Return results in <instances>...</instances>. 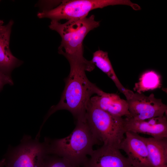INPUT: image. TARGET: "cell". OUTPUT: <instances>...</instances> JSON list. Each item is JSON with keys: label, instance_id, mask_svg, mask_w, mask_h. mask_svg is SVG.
<instances>
[{"label": "cell", "instance_id": "1", "mask_svg": "<svg viewBox=\"0 0 167 167\" xmlns=\"http://www.w3.org/2000/svg\"><path fill=\"white\" fill-rule=\"evenodd\" d=\"M68 77L65 79V87L59 103L52 106L45 118L42 126L48 118L58 110L65 109L70 111L76 120L85 118L92 96L101 95L103 91L88 79L84 66H71Z\"/></svg>", "mask_w": 167, "mask_h": 167}, {"label": "cell", "instance_id": "2", "mask_svg": "<svg viewBox=\"0 0 167 167\" xmlns=\"http://www.w3.org/2000/svg\"><path fill=\"white\" fill-rule=\"evenodd\" d=\"M48 154L64 158L77 167H83L99 141L91 130L85 118L76 120V126L67 137L51 139L46 138Z\"/></svg>", "mask_w": 167, "mask_h": 167}, {"label": "cell", "instance_id": "3", "mask_svg": "<svg viewBox=\"0 0 167 167\" xmlns=\"http://www.w3.org/2000/svg\"><path fill=\"white\" fill-rule=\"evenodd\" d=\"M100 25V21H96L92 15L63 24L51 20L49 27L60 35L61 41L58 52L65 57L70 65H89L92 62L84 56L83 42L88 33Z\"/></svg>", "mask_w": 167, "mask_h": 167}, {"label": "cell", "instance_id": "4", "mask_svg": "<svg viewBox=\"0 0 167 167\" xmlns=\"http://www.w3.org/2000/svg\"><path fill=\"white\" fill-rule=\"evenodd\" d=\"M86 120L92 132L104 145L118 148L126 132L124 118L113 116L89 103L85 115Z\"/></svg>", "mask_w": 167, "mask_h": 167}, {"label": "cell", "instance_id": "5", "mask_svg": "<svg viewBox=\"0 0 167 167\" xmlns=\"http://www.w3.org/2000/svg\"><path fill=\"white\" fill-rule=\"evenodd\" d=\"M129 0H63L56 7L39 12V18H47L51 20L60 21L76 19L87 17L91 11L109 6L124 5L132 7Z\"/></svg>", "mask_w": 167, "mask_h": 167}, {"label": "cell", "instance_id": "6", "mask_svg": "<svg viewBox=\"0 0 167 167\" xmlns=\"http://www.w3.org/2000/svg\"><path fill=\"white\" fill-rule=\"evenodd\" d=\"M39 139L24 135L18 145L9 148L4 158L6 167H42L48 154L45 141L40 142Z\"/></svg>", "mask_w": 167, "mask_h": 167}, {"label": "cell", "instance_id": "7", "mask_svg": "<svg viewBox=\"0 0 167 167\" xmlns=\"http://www.w3.org/2000/svg\"><path fill=\"white\" fill-rule=\"evenodd\" d=\"M130 115L128 117L136 120H144L162 117L167 111V106L161 99L153 93L147 96L143 93H134L126 100Z\"/></svg>", "mask_w": 167, "mask_h": 167}, {"label": "cell", "instance_id": "8", "mask_svg": "<svg viewBox=\"0 0 167 167\" xmlns=\"http://www.w3.org/2000/svg\"><path fill=\"white\" fill-rule=\"evenodd\" d=\"M118 148L126 153L133 167H153L151 162L147 148L142 137L127 131Z\"/></svg>", "mask_w": 167, "mask_h": 167}, {"label": "cell", "instance_id": "9", "mask_svg": "<svg viewBox=\"0 0 167 167\" xmlns=\"http://www.w3.org/2000/svg\"><path fill=\"white\" fill-rule=\"evenodd\" d=\"M83 167H133L118 148L104 145L93 151Z\"/></svg>", "mask_w": 167, "mask_h": 167}, {"label": "cell", "instance_id": "10", "mask_svg": "<svg viewBox=\"0 0 167 167\" xmlns=\"http://www.w3.org/2000/svg\"><path fill=\"white\" fill-rule=\"evenodd\" d=\"M126 132L150 135L161 139L167 138V119L164 115L144 120H136L129 117L124 118Z\"/></svg>", "mask_w": 167, "mask_h": 167}, {"label": "cell", "instance_id": "11", "mask_svg": "<svg viewBox=\"0 0 167 167\" xmlns=\"http://www.w3.org/2000/svg\"><path fill=\"white\" fill-rule=\"evenodd\" d=\"M90 102L109 114L118 117L130 115L126 100L121 98L115 93L103 92L100 95L92 96Z\"/></svg>", "mask_w": 167, "mask_h": 167}, {"label": "cell", "instance_id": "12", "mask_svg": "<svg viewBox=\"0 0 167 167\" xmlns=\"http://www.w3.org/2000/svg\"><path fill=\"white\" fill-rule=\"evenodd\" d=\"M12 20L5 25L0 32V72L11 76V74L15 68L22 64V62L12 54L10 49L9 44Z\"/></svg>", "mask_w": 167, "mask_h": 167}, {"label": "cell", "instance_id": "13", "mask_svg": "<svg viewBox=\"0 0 167 167\" xmlns=\"http://www.w3.org/2000/svg\"><path fill=\"white\" fill-rule=\"evenodd\" d=\"M91 61L95 66L106 74L114 82L118 90L129 99L134 92L125 88L117 76L106 51L99 49L94 52Z\"/></svg>", "mask_w": 167, "mask_h": 167}, {"label": "cell", "instance_id": "14", "mask_svg": "<svg viewBox=\"0 0 167 167\" xmlns=\"http://www.w3.org/2000/svg\"><path fill=\"white\" fill-rule=\"evenodd\" d=\"M142 138L146 145L153 167H167V138Z\"/></svg>", "mask_w": 167, "mask_h": 167}, {"label": "cell", "instance_id": "15", "mask_svg": "<svg viewBox=\"0 0 167 167\" xmlns=\"http://www.w3.org/2000/svg\"><path fill=\"white\" fill-rule=\"evenodd\" d=\"M139 80L138 83L135 84L134 89L139 93L159 88L161 86L160 76L153 71L144 72Z\"/></svg>", "mask_w": 167, "mask_h": 167}, {"label": "cell", "instance_id": "16", "mask_svg": "<svg viewBox=\"0 0 167 167\" xmlns=\"http://www.w3.org/2000/svg\"><path fill=\"white\" fill-rule=\"evenodd\" d=\"M42 167H77L67 160L58 156L47 154Z\"/></svg>", "mask_w": 167, "mask_h": 167}, {"label": "cell", "instance_id": "17", "mask_svg": "<svg viewBox=\"0 0 167 167\" xmlns=\"http://www.w3.org/2000/svg\"><path fill=\"white\" fill-rule=\"evenodd\" d=\"M7 84L11 85L13 84L11 77L0 72V91L3 86Z\"/></svg>", "mask_w": 167, "mask_h": 167}, {"label": "cell", "instance_id": "18", "mask_svg": "<svg viewBox=\"0 0 167 167\" xmlns=\"http://www.w3.org/2000/svg\"><path fill=\"white\" fill-rule=\"evenodd\" d=\"M5 160L4 158H3L0 161V167H3L5 166Z\"/></svg>", "mask_w": 167, "mask_h": 167}, {"label": "cell", "instance_id": "19", "mask_svg": "<svg viewBox=\"0 0 167 167\" xmlns=\"http://www.w3.org/2000/svg\"><path fill=\"white\" fill-rule=\"evenodd\" d=\"M3 21L0 20V32L4 28L5 25L3 26Z\"/></svg>", "mask_w": 167, "mask_h": 167}]
</instances>
